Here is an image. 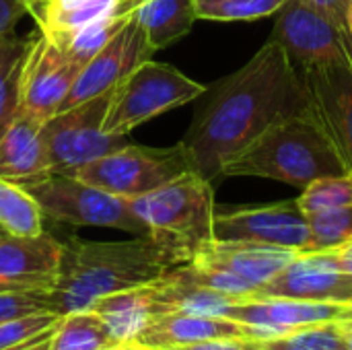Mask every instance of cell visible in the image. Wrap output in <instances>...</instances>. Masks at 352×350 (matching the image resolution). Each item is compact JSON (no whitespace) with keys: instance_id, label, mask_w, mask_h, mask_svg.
I'll return each mask as SVG.
<instances>
[{"instance_id":"cell-1","label":"cell","mask_w":352,"mask_h":350,"mask_svg":"<svg viewBox=\"0 0 352 350\" xmlns=\"http://www.w3.org/2000/svg\"><path fill=\"white\" fill-rule=\"evenodd\" d=\"M314 109L303 72L268 39L239 70L217 83L179 144L192 169L214 186L225 165L268 128Z\"/></svg>"},{"instance_id":"cell-2","label":"cell","mask_w":352,"mask_h":350,"mask_svg":"<svg viewBox=\"0 0 352 350\" xmlns=\"http://www.w3.org/2000/svg\"><path fill=\"white\" fill-rule=\"evenodd\" d=\"M179 264L186 260L151 235H136L130 241L70 237L62 243L60 276L50 293V309L58 316L89 309L105 295L153 285Z\"/></svg>"},{"instance_id":"cell-3","label":"cell","mask_w":352,"mask_h":350,"mask_svg":"<svg viewBox=\"0 0 352 350\" xmlns=\"http://www.w3.org/2000/svg\"><path fill=\"white\" fill-rule=\"evenodd\" d=\"M346 171V163L314 109L268 128L225 165L223 177H266L303 190L320 177Z\"/></svg>"},{"instance_id":"cell-4","label":"cell","mask_w":352,"mask_h":350,"mask_svg":"<svg viewBox=\"0 0 352 350\" xmlns=\"http://www.w3.org/2000/svg\"><path fill=\"white\" fill-rule=\"evenodd\" d=\"M153 239L177 252L186 262L212 239L214 186L188 171L163 188L130 200Z\"/></svg>"},{"instance_id":"cell-5","label":"cell","mask_w":352,"mask_h":350,"mask_svg":"<svg viewBox=\"0 0 352 350\" xmlns=\"http://www.w3.org/2000/svg\"><path fill=\"white\" fill-rule=\"evenodd\" d=\"M204 93V85L192 80L177 68L148 60L111 89L103 132L128 136L140 124L186 105Z\"/></svg>"},{"instance_id":"cell-6","label":"cell","mask_w":352,"mask_h":350,"mask_svg":"<svg viewBox=\"0 0 352 350\" xmlns=\"http://www.w3.org/2000/svg\"><path fill=\"white\" fill-rule=\"evenodd\" d=\"M37 200L43 217L74 227H109L134 235H148L128 198L109 194L64 173H45L19 182Z\"/></svg>"},{"instance_id":"cell-7","label":"cell","mask_w":352,"mask_h":350,"mask_svg":"<svg viewBox=\"0 0 352 350\" xmlns=\"http://www.w3.org/2000/svg\"><path fill=\"white\" fill-rule=\"evenodd\" d=\"M194 171L182 144L171 149H146L126 144L78 169L72 177L101 188L109 194L134 200L163 188L179 175ZM66 175V173H64Z\"/></svg>"},{"instance_id":"cell-8","label":"cell","mask_w":352,"mask_h":350,"mask_svg":"<svg viewBox=\"0 0 352 350\" xmlns=\"http://www.w3.org/2000/svg\"><path fill=\"white\" fill-rule=\"evenodd\" d=\"M111 91L101 93L66 111H58L43 124V144L52 173H72L74 169L113 153L128 142V136L103 132V120Z\"/></svg>"},{"instance_id":"cell-9","label":"cell","mask_w":352,"mask_h":350,"mask_svg":"<svg viewBox=\"0 0 352 350\" xmlns=\"http://www.w3.org/2000/svg\"><path fill=\"white\" fill-rule=\"evenodd\" d=\"M268 39L276 41L299 70L352 64L351 33L303 0H287L274 14Z\"/></svg>"},{"instance_id":"cell-10","label":"cell","mask_w":352,"mask_h":350,"mask_svg":"<svg viewBox=\"0 0 352 350\" xmlns=\"http://www.w3.org/2000/svg\"><path fill=\"white\" fill-rule=\"evenodd\" d=\"M212 239L252 241L303 254L309 243V223L297 198L262 206L214 210Z\"/></svg>"},{"instance_id":"cell-11","label":"cell","mask_w":352,"mask_h":350,"mask_svg":"<svg viewBox=\"0 0 352 350\" xmlns=\"http://www.w3.org/2000/svg\"><path fill=\"white\" fill-rule=\"evenodd\" d=\"M82 66L43 31L29 37L21 74L19 109L47 122L58 113Z\"/></svg>"},{"instance_id":"cell-12","label":"cell","mask_w":352,"mask_h":350,"mask_svg":"<svg viewBox=\"0 0 352 350\" xmlns=\"http://www.w3.org/2000/svg\"><path fill=\"white\" fill-rule=\"evenodd\" d=\"M153 52L155 50L151 47L148 37L134 12L124 23V27L82 66L58 111H66L101 93L111 91L138 66L148 62Z\"/></svg>"},{"instance_id":"cell-13","label":"cell","mask_w":352,"mask_h":350,"mask_svg":"<svg viewBox=\"0 0 352 350\" xmlns=\"http://www.w3.org/2000/svg\"><path fill=\"white\" fill-rule=\"evenodd\" d=\"M62 241L50 233L35 237L0 235V295L52 293L58 285Z\"/></svg>"},{"instance_id":"cell-14","label":"cell","mask_w":352,"mask_h":350,"mask_svg":"<svg viewBox=\"0 0 352 350\" xmlns=\"http://www.w3.org/2000/svg\"><path fill=\"white\" fill-rule=\"evenodd\" d=\"M258 297L346 303L352 301V274L342 272L328 252L299 254L283 272L260 287Z\"/></svg>"},{"instance_id":"cell-15","label":"cell","mask_w":352,"mask_h":350,"mask_svg":"<svg viewBox=\"0 0 352 350\" xmlns=\"http://www.w3.org/2000/svg\"><path fill=\"white\" fill-rule=\"evenodd\" d=\"M342 316L344 303L289 297H252L237 301L223 311V318L260 328L270 336L318 324H340Z\"/></svg>"},{"instance_id":"cell-16","label":"cell","mask_w":352,"mask_h":350,"mask_svg":"<svg viewBox=\"0 0 352 350\" xmlns=\"http://www.w3.org/2000/svg\"><path fill=\"white\" fill-rule=\"evenodd\" d=\"M311 91L318 120L352 171V64L301 70Z\"/></svg>"},{"instance_id":"cell-17","label":"cell","mask_w":352,"mask_h":350,"mask_svg":"<svg viewBox=\"0 0 352 350\" xmlns=\"http://www.w3.org/2000/svg\"><path fill=\"white\" fill-rule=\"evenodd\" d=\"M270 334L223 318V316H202V314H163L157 316L136 338L134 344L148 350L186 347L204 340L219 338H243V340H262Z\"/></svg>"},{"instance_id":"cell-18","label":"cell","mask_w":352,"mask_h":350,"mask_svg":"<svg viewBox=\"0 0 352 350\" xmlns=\"http://www.w3.org/2000/svg\"><path fill=\"white\" fill-rule=\"evenodd\" d=\"M297 256L299 252L295 250H285V248H274V245H262V243H252V241L210 239L194 254L192 260L229 270L237 274L239 278L252 283L260 291L262 285H266L278 272H283Z\"/></svg>"},{"instance_id":"cell-19","label":"cell","mask_w":352,"mask_h":350,"mask_svg":"<svg viewBox=\"0 0 352 350\" xmlns=\"http://www.w3.org/2000/svg\"><path fill=\"white\" fill-rule=\"evenodd\" d=\"M43 124L31 113L16 109L14 120L0 138V177L25 182L50 173Z\"/></svg>"},{"instance_id":"cell-20","label":"cell","mask_w":352,"mask_h":350,"mask_svg":"<svg viewBox=\"0 0 352 350\" xmlns=\"http://www.w3.org/2000/svg\"><path fill=\"white\" fill-rule=\"evenodd\" d=\"M89 309L103 318L116 340L122 344L134 342V338L159 316L153 285L105 295L97 299Z\"/></svg>"},{"instance_id":"cell-21","label":"cell","mask_w":352,"mask_h":350,"mask_svg":"<svg viewBox=\"0 0 352 350\" xmlns=\"http://www.w3.org/2000/svg\"><path fill=\"white\" fill-rule=\"evenodd\" d=\"M116 0H39L29 8L37 19L39 31L60 47L82 27L111 14Z\"/></svg>"},{"instance_id":"cell-22","label":"cell","mask_w":352,"mask_h":350,"mask_svg":"<svg viewBox=\"0 0 352 350\" xmlns=\"http://www.w3.org/2000/svg\"><path fill=\"white\" fill-rule=\"evenodd\" d=\"M136 19L157 52L192 31L198 19L196 0H148L136 10Z\"/></svg>"},{"instance_id":"cell-23","label":"cell","mask_w":352,"mask_h":350,"mask_svg":"<svg viewBox=\"0 0 352 350\" xmlns=\"http://www.w3.org/2000/svg\"><path fill=\"white\" fill-rule=\"evenodd\" d=\"M120 344L93 309L62 316L52 334V350H109Z\"/></svg>"},{"instance_id":"cell-24","label":"cell","mask_w":352,"mask_h":350,"mask_svg":"<svg viewBox=\"0 0 352 350\" xmlns=\"http://www.w3.org/2000/svg\"><path fill=\"white\" fill-rule=\"evenodd\" d=\"M43 233V212L19 182L0 177V235L35 237Z\"/></svg>"},{"instance_id":"cell-25","label":"cell","mask_w":352,"mask_h":350,"mask_svg":"<svg viewBox=\"0 0 352 350\" xmlns=\"http://www.w3.org/2000/svg\"><path fill=\"white\" fill-rule=\"evenodd\" d=\"M29 37L19 39L12 33L0 37V138L19 109L21 74L27 56Z\"/></svg>"},{"instance_id":"cell-26","label":"cell","mask_w":352,"mask_h":350,"mask_svg":"<svg viewBox=\"0 0 352 350\" xmlns=\"http://www.w3.org/2000/svg\"><path fill=\"white\" fill-rule=\"evenodd\" d=\"M260 350H351L340 324H318L258 340Z\"/></svg>"},{"instance_id":"cell-27","label":"cell","mask_w":352,"mask_h":350,"mask_svg":"<svg viewBox=\"0 0 352 350\" xmlns=\"http://www.w3.org/2000/svg\"><path fill=\"white\" fill-rule=\"evenodd\" d=\"M309 243L303 254L332 252L352 241V204L307 215Z\"/></svg>"},{"instance_id":"cell-28","label":"cell","mask_w":352,"mask_h":350,"mask_svg":"<svg viewBox=\"0 0 352 350\" xmlns=\"http://www.w3.org/2000/svg\"><path fill=\"white\" fill-rule=\"evenodd\" d=\"M297 202L305 215L349 206L352 204V171L311 182L307 188H303Z\"/></svg>"},{"instance_id":"cell-29","label":"cell","mask_w":352,"mask_h":350,"mask_svg":"<svg viewBox=\"0 0 352 350\" xmlns=\"http://www.w3.org/2000/svg\"><path fill=\"white\" fill-rule=\"evenodd\" d=\"M287 0H196L198 19L206 21H258L278 12Z\"/></svg>"},{"instance_id":"cell-30","label":"cell","mask_w":352,"mask_h":350,"mask_svg":"<svg viewBox=\"0 0 352 350\" xmlns=\"http://www.w3.org/2000/svg\"><path fill=\"white\" fill-rule=\"evenodd\" d=\"M130 19V17H128ZM128 19H116V17H105V19H99L87 27H82L80 31H76L68 43L64 45V50L80 64L85 66L122 27Z\"/></svg>"},{"instance_id":"cell-31","label":"cell","mask_w":352,"mask_h":350,"mask_svg":"<svg viewBox=\"0 0 352 350\" xmlns=\"http://www.w3.org/2000/svg\"><path fill=\"white\" fill-rule=\"evenodd\" d=\"M60 318L62 316H58L54 311H41V314L2 322L0 324V350L12 349L33 336H39V334L56 328Z\"/></svg>"},{"instance_id":"cell-32","label":"cell","mask_w":352,"mask_h":350,"mask_svg":"<svg viewBox=\"0 0 352 350\" xmlns=\"http://www.w3.org/2000/svg\"><path fill=\"white\" fill-rule=\"evenodd\" d=\"M50 309V293H2L0 295V324Z\"/></svg>"},{"instance_id":"cell-33","label":"cell","mask_w":352,"mask_h":350,"mask_svg":"<svg viewBox=\"0 0 352 350\" xmlns=\"http://www.w3.org/2000/svg\"><path fill=\"white\" fill-rule=\"evenodd\" d=\"M161 350H260L258 340H243V338H219V340H204L194 342L186 347H173V349Z\"/></svg>"},{"instance_id":"cell-34","label":"cell","mask_w":352,"mask_h":350,"mask_svg":"<svg viewBox=\"0 0 352 350\" xmlns=\"http://www.w3.org/2000/svg\"><path fill=\"white\" fill-rule=\"evenodd\" d=\"M349 31V0H303Z\"/></svg>"},{"instance_id":"cell-35","label":"cell","mask_w":352,"mask_h":350,"mask_svg":"<svg viewBox=\"0 0 352 350\" xmlns=\"http://www.w3.org/2000/svg\"><path fill=\"white\" fill-rule=\"evenodd\" d=\"M27 12L23 0H0V37L12 33L19 19Z\"/></svg>"},{"instance_id":"cell-36","label":"cell","mask_w":352,"mask_h":350,"mask_svg":"<svg viewBox=\"0 0 352 350\" xmlns=\"http://www.w3.org/2000/svg\"><path fill=\"white\" fill-rule=\"evenodd\" d=\"M54 330L56 328H52V330H47V332H43L39 336H33V338H29V340H25V342H21V344H16V347H12V349L8 350H52V334H54Z\"/></svg>"},{"instance_id":"cell-37","label":"cell","mask_w":352,"mask_h":350,"mask_svg":"<svg viewBox=\"0 0 352 350\" xmlns=\"http://www.w3.org/2000/svg\"><path fill=\"white\" fill-rule=\"evenodd\" d=\"M328 254H330L332 262H334L342 272L352 274V241L351 243H346V245H342V248H338V250L328 252Z\"/></svg>"},{"instance_id":"cell-38","label":"cell","mask_w":352,"mask_h":350,"mask_svg":"<svg viewBox=\"0 0 352 350\" xmlns=\"http://www.w3.org/2000/svg\"><path fill=\"white\" fill-rule=\"evenodd\" d=\"M144 2H148V0H116V6H113V10H111V17H116V19H128V17H132Z\"/></svg>"},{"instance_id":"cell-39","label":"cell","mask_w":352,"mask_h":350,"mask_svg":"<svg viewBox=\"0 0 352 350\" xmlns=\"http://www.w3.org/2000/svg\"><path fill=\"white\" fill-rule=\"evenodd\" d=\"M344 322H352V301L344 303V316H342V322L340 324H344Z\"/></svg>"},{"instance_id":"cell-40","label":"cell","mask_w":352,"mask_h":350,"mask_svg":"<svg viewBox=\"0 0 352 350\" xmlns=\"http://www.w3.org/2000/svg\"><path fill=\"white\" fill-rule=\"evenodd\" d=\"M140 347L138 344H134V342H128V344H120V347H116V349H109V350H138Z\"/></svg>"},{"instance_id":"cell-41","label":"cell","mask_w":352,"mask_h":350,"mask_svg":"<svg viewBox=\"0 0 352 350\" xmlns=\"http://www.w3.org/2000/svg\"><path fill=\"white\" fill-rule=\"evenodd\" d=\"M349 33H351V37H352V0H349Z\"/></svg>"},{"instance_id":"cell-42","label":"cell","mask_w":352,"mask_h":350,"mask_svg":"<svg viewBox=\"0 0 352 350\" xmlns=\"http://www.w3.org/2000/svg\"><path fill=\"white\" fill-rule=\"evenodd\" d=\"M340 328H342L344 332H349V334H352V322H344V324H340Z\"/></svg>"},{"instance_id":"cell-43","label":"cell","mask_w":352,"mask_h":350,"mask_svg":"<svg viewBox=\"0 0 352 350\" xmlns=\"http://www.w3.org/2000/svg\"><path fill=\"white\" fill-rule=\"evenodd\" d=\"M23 2H25V6H27V10H29V8H31L33 4H37L39 0H23Z\"/></svg>"},{"instance_id":"cell-44","label":"cell","mask_w":352,"mask_h":350,"mask_svg":"<svg viewBox=\"0 0 352 350\" xmlns=\"http://www.w3.org/2000/svg\"><path fill=\"white\" fill-rule=\"evenodd\" d=\"M349 334V332H346ZM349 340H351V350H352V334H349Z\"/></svg>"},{"instance_id":"cell-45","label":"cell","mask_w":352,"mask_h":350,"mask_svg":"<svg viewBox=\"0 0 352 350\" xmlns=\"http://www.w3.org/2000/svg\"><path fill=\"white\" fill-rule=\"evenodd\" d=\"M138 350H148V349H142V347H140V349H138Z\"/></svg>"}]
</instances>
